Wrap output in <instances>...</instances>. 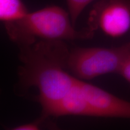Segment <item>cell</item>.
Returning a JSON list of instances; mask_svg holds the SVG:
<instances>
[{
    "instance_id": "cell-1",
    "label": "cell",
    "mask_w": 130,
    "mask_h": 130,
    "mask_svg": "<svg viewBox=\"0 0 130 130\" xmlns=\"http://www.w3.org/2000/svg\"><path fill=\"white\" fill-rule=\"evenodd\" d=\"M19 48V79L26 87L38 89L42 116L48 118L78 79L66 68L70 50L61 40H40Z\"/></svg>"
},
{
    "instance_id": "cell-2",
    "label": "cell",
    "mask_w": 130,
    "mask_h": 130,
    "mask_svg": "<svg viewBox=\"0 0 130 130\" xmlns=\"http://www.w3.org/2000/svg\"><path fill=\"white\" fill-rule=\"evenodd\" d=\"M4 26L9 38L19 47L40 40L87 39L95 32L89 26L76 30L69 12L57 6L28 12L22 18Z\"/></svg>"
},
{
    "instance_id": "cell-3",
    "label": "cell",
    "mask_w": 130,
    "mask_h": 130,
    "mask_svg": "<svg viewBox=\"0 0 130 130\" xmlns=\"http://www.w3.org/2000/svg\"><path fill=\"white\" fill-rule=\"evenodd\" d=\"M68 115L130 119V102L78 78L50 116Z\"/></svg>"
},
{
    "instance_id": "cell-4",
    "label": "cell",
    "mask_w": 130,
    "mask_h": 130,
    "mask_svg": "<svg viewBox=\"0 0 130 130\" xmlns=\"http://www.w3.org/2000/svg\"><path fill=\"white\" fill-rule=\"evenodd\" d=\"M130 52V42L114 48H75L69 50L66 68L81 80L118 73Z\"/></svg>"
},
{
    "instance_id": "cell-5",
    "label": "cell",
    "mask_w": 130,
    "mask_h": 130,
    "mask_svg": "<svg viewBox=\"0 0 130 130\" xmlns=\"http://www.w3.org/2000/svg\"><path fill=\"white\" fill-rule=\"evenodd\" d=\"M88 26L113 38L130 30V0H98L89 14Z\"/></svg>"
},
{
    "instance_id": "cell-6",
    "label": "cell",
    "mask_w": 130,
    "mask_h": 130,
    "mask_svg": "<svg viewBox=\"0 0 130 130\" xmlns=\"http://www.w3.org/2000/svg\"><path fill=\"white\" fill-rule=\"evenodd\" d=\"M28 12L22 0H0V20L4 24L19 20Z\"/></svg>"
},
{
    "instance_id": "cell-7",
    "label": "cell",
    "mask_w": 130,
    "mask_h": 130,
    "mask_svg": "<svg viewBox=\"0 0 130 130\" xmlns=\"http://www.w3.org/2000/svg\"><path fill=\"white\" fill-rule=\"evenodd\" d=\"M98 0H66L68 12L73 25H75L78 17L89 4Z\"/></svg>"
},
{
    "instance_id": "cell-8",
    "label": "cell",
    "mask_w": 130,
    "mask_h": 130,
    "mask_svg": "<svg viewBox=\"0 0 130 130\" xmlns=\"http://www.w3.org/2000/svg\"><path fill=\"white\" fill-rule=\"evenodd\" d=\"M45 118L41 116L39 119L37 120L31 122H29L24 124L14 126L12 128L13 130H38L42 128V123L43 122Z\"/></svg>"
},
{
    "instance_id": "cell-9",
    "label": "cell",
    "mask_w": 130,
    "mask_h": 130,
    "mask_svg": "<svg viewBox=\"0 0 130 130\" xmlns=\"http://www.w3.org/2000/svg\"><path fill=\"white\" fill-rule=\"evenodd\" d=\"M118 74L130 83V52L123 61Z\"/></svg>"
}]
</instances>
